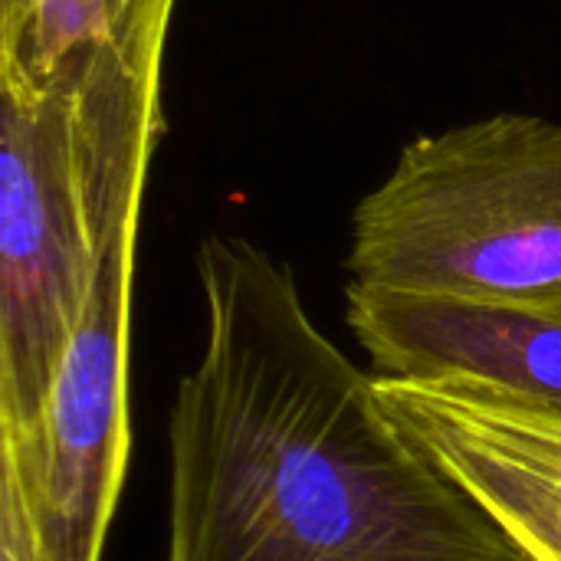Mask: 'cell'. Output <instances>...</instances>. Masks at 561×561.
<instances>
[{"label":"cell","mask_w":561,"mask_h":561,"mask_svg":"<svg viewBox=\"0 0 561 561\" xmlns=\"http://www.w3.org/2000/svg\"><path fill=\"white\" fill-rule=\"evenodd\" d=\"M204 345L168 414L164 561H533L381 411L263 247L194 253Z\"/></svg>","instance_id":"1"},{"label":"cell","mask_w":561,"mask_h":561,"mask_svg":"<svg viewBox=\"0 0 561 561\" xmlns=\"http://www.w3.org/2000/svg\"><path fill=\"white\" fill-rule=\"evenodd\" d=\"M355 283L561 312V122L500 112L398 154L358 201Z\"/></svg>","instance_id":"2"},{"label":"cell","mask_w":561,"mask_h":561,"mask_svg":"<svg viewBox=\"0 0 561 561\" xmlns=\"http://www.w3.org/2000/svg\"><path fill=\"white\" fill-rule=\"evenodd\" d=\"M76 125V69L33 79L0 66V427L30 434L46 408L99 263Z\"/></svg>","instance_id":"3"},{"label":"cell","mask_w":561,"mask_h":561,"mask_svg":"<svg viewBox=\"0 0 561 561\" xmlns=\"http://www.w3.org/2000/svg\"><path fill=\"white\" fill-rule=\"evenodd\" d=\"M141 191L125 187L105 201L92 289L39 424L23 437L0 427V463L16 473L49 561H102L125 483L131 450L128 325Z\"/></svg>","instance_id":"4"},{"label":"cell","mask_w":561,"mask_h":561,"mask_svg":"<svg viewBox=\"0 0 561 561\" xmlns=\"http://www.w3.org/2000/svg\"><path fill=\"white\" fill-rule=\"evenodd\" d=\"M345 302L375 375L483 391L561 417V312L355 279Z\"/></svg>","instance_id":"5"},{"label":"cell","mask_w":561,"mask_h":561,"mask_svg":"<svg viewBox=\"0 0 561 561\" xmlns=\"http://www.w3.org/2000/svg\"><path fill=\"white\" fill-rule=\"evenodd\" d=\"M388 421L533 561H561V417L496 394L375 375Z\"/></svg>","instance_id":"6"},{"label":"cell","mask_w":561,"mask_h":561,"mask_svg":"<svg viewBox=\"0 0 561 561\" xmlns=\"http://www.w3.org/2000/svg\"><path fill=\"white\" fill-rule=\"evenodd\" d=\"M171 10V3L141 7V0H0V66L53 79Z\"/></svg>","instance_id":"7"},{"label":"cell","mask_w":561,"mask_h":561,"mask_svg":"<svg viewBox=\"0 0 561 561\" xmlns=\"http://www.w3.org/2000/svg\"><path fill=\"white\" fill-rule=\"evenodd\" d=\"M0 561H49L16 473L0 463Z\"/></svg>","instance_id":"8"},{"label":"cell","mask_w":561,"mask_h":561,"mask_svg":"<svg viewBox=\"0 0 561 561\" xmlns=\"http://www.w3.org/2000/svg\"><path fill=\"white\" fill-rule=\"evenodd\" d=\"M141 3H145V0H141Z\"/></svg>","instance_id":"9"}]
</instances>
